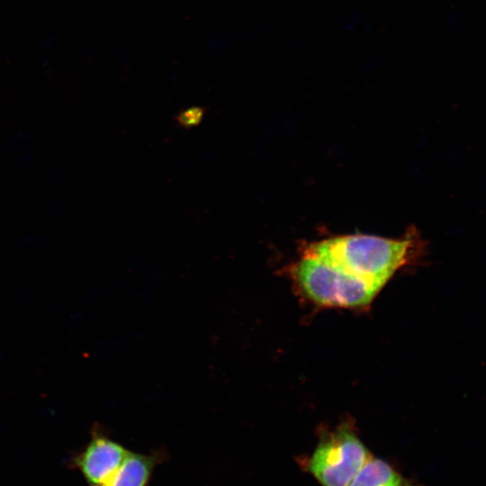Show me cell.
<instances>
[{
    "instance_id": "cell-6",
    "label": "cell",
    "mask_w": 486,
    "mask_h": 486,
    "mask_svg": "<svg viewBox=\"0 0 486 486\" xmlns=\"http://www.w3.org/2000/svg\"><path fill=\"white\" fill-rule=\"evenodd\" d=\"M348 486H418L389 463L373 456L365 463Z\"/></svg>"
},
{
    "instance_id": "cell-1",
    "label": "cell",
    "mask_w": 486,
    "mask_h": 486,
    "mask_svg": "<svg viewBox=\"0 0 486 486\" xmlns=\"http://www.w3.org/2000/svg\"><path fill=\"white\" fill-rule=\"evenodd\" d=\"M419 247L414 230L402 238L354 234L309 243L302 255L383 287L399 269L413 261Z\"/></svg>"
},
{
    "instance_id": "cell-3",
    "label": "cell",
    "mask_w": 486,
    "mask_h": 486,
    "mask_svg": "<svg viewBox=\"0 0 486 486\" xmlns=\"http://www.w3.org/2000/svg\"><path fill=\"white\" fill-rule=\"evenodd\" d=\"M371 457L353 425L343 422L322 431L312 454L299 463L320 486H348Z\"/></svg>"
},
{
    "instance_id": "cell-4",
    "label": "cell",
    "mask_w": 486,
    "mask_h": 486,
    "mask_svg": "<svg viewBox=\"0 0 486 486\" xmlns=\"http://www.w3.org/2000/svg\"><path fill=\"white\" fill-rule=\"evenodd\" d=\"M129 452L96 428L87 445L70 459L69 466L81 473L88 486H101L116 472Z\"/></svg>"
},
{
    "instance_id": "cell-5",
    "label": "cell",
    "mask_w": 486,
    "mask_h": 486,
    "mask_svg": "<svg viewBox=\"0 0 486 486\" xmlns=\"http://www.w3.org/2000/svg\"><path fill=\"white\" fill-rule=\"evenodd\" d=\"M160 459L129 452L116 472L101 486H147Z\"/></svg>"
},
{
    "instance_id": "cell-2",
    "label": "cell",
    "mask_w": 486,
    "mask_h": 486,
    "mask_svg": "<svg viewBox=\"0 0 486 486\" xmlns=\"http://www.w3.org/2000/svg\"><path fill=\"white\" fill-rule=\"evenodd\" d=\"M288 274L299 292L321 307L362 308L382 288L305 255L288 267Z\"/></svg>"
},
{
    "instance_id": "cell-7",
    "label": "cell",
    "mask_w": 486,
    "mask_h": 486,
    "mask_svg": "<svg viewBox=\"0 0 486 486\" xmlns=\"http://www.w3.org/2000/svg\"><path fill=\"white\" fill-rule=\"evenodd\" d=\"M203 111L200 108H192L183 112L179 116V122L186 126L197 124L202 119Z\"/></svg>"
}]
</instances>
